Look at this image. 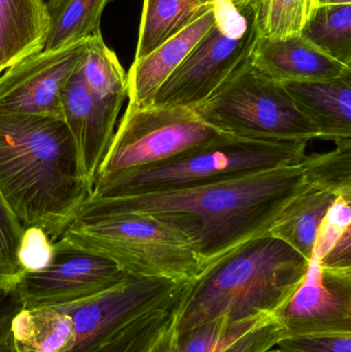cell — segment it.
Returning a JSON list of instances; mask_svg holds the SVG:
<instances>
[{
  "label": "cell",
  "instance_id": "9",
  "mask_svg": "<svg viewBox=\"0 0 351 352\" xmlns=\"http://www.w3.org/2000/svg\"><path fill=\"white\" fill-rule=\"evenodd\" d=\"M188 283L129 276L97 295L58 306L73 322V336L65 352L90 351L139 316L177 305Z\"/></svg>",
  "mask_w": 351,
  "mask_h": 352
},
{
  "label": "cell",
  "instance_id": "32",
  "mask_svg": "<svg viewBox=\"0 0 351 352\" xmlns=\"http://www.w3.org/2000/svg\"><path fill=\"white\" fill-rule=\"evenodd\" d=\"M23 232L24 227L12 214L0 196V248L10 264L21 273L23 272L18 264V250Z\"/></svg>",
  "mask_w": 351,
  "mask_h": 352
},
{
  "label": "cell",
  "instance_id": "39",
  "mask_svg": "<svg viewBox=\"0 0 351 352\" xmlns=\"http://www.w3.org/2000/svg\"><path fill=\"white\" fill-rule=\"evenodd\" d=\"M339 4H351V0H319V6H339Z\"/></svg>",
  "mask_w": 351,
  "mask_h": 352
},
{
  "label": "cell",
  "instance_id": "16",
  "mask_svg": "<svg viewBox=\"0 0 351 352\" xmlns=\"http://www.w3.org/2000/svg\"><path fill=\"white\" fill-rule=\"evenodd\" d=\"M282 85L324 140L337 144L351 138V74Z\"/></svg>",
  "mask_w": 351,
  "mask_h": 352
},
{
  "label": "cell",
  "instance_id": "34",
  "mask_svg": "<svg viewBox=\"0 0 351 352\" xmlns=\"http://www.w3.org/2000/svg\"><path fill=\"white\" fill-rule=\"evenodd\" d=\"M321 266L335 271H351V229L321 258Z\"/></svg>",
  "mask_w": 351,
  "mask_h": 352
},
{
  "label": "cell",
  "instance_id": "3",
  "mask_svg": "<svg viewBox=\"0 0 351 352\" xmlns=\"http://www.w3.org/2000/svg\"><path fill=\"white\" fill-rule=\"evenodd\" d=\"M309 261L269 233L208 263L188 283L175 309L181 333L218 318L241 324L274 316L302 283Z\"/></svg>",
  "mask_w": 351,
  "mask_h": 352
},
{
  "label": "cell",
  "instance_id": "17",
  "mask_svg": "<svg viewBox=\"0 0 351 352\" xmlns=\"http://www.w3.org/2000/svg\"><path fill=\"white\" fill-rule=\"evenodd\" d=\"M47 33L43 0H0V74L43 51Z\"/></svg>",
  "mask_w": 351,
  "mask_h": 352
},
{
  "label": "cell",
  "instance_id": "35",
  "mask_svg": "<svg viewBox=\"0 0 351 352\" xmlns=\"http://www.w3.org/2000/svg\"><path fill=\"white\" fill-rule=\"evenodd\" d=\"M172 324L163 333L162 336L156 341L148 352H169L172 342Z\"/></svg>",
  "mask_w": 351,
  "mask_h": 352
},
{
  "label": "cell",
  "instance_id": "26",
  "mask_svg": "<svg viewBox=\"0 0 351 352\" xmlns=\"http://www.w3.org/2000/svg\"><path fill=\"white\" fill-rule=\"evenodd\" d=\"M266 318L241 324H230L226 318H218L183 332H173L169 352H222Z\"/></svg>",
  "mask_w": 351,
  "mask_h": 352
},
{
  "label": "cell",
  "instance_id": "2",
  "mask_svg": "<svg viewBox=\"0 0 351 352\" xmlns=\"http://www.w3.org/2000/svg\"><path fill=\"white\" fill-rule=\"evenodd\" d=\"M93 186L63 120L0 113V196L23 227L39 228L57 241Z\"/></svg>",
  "mask_w": 351,
  "mask_h": 352
},
{
  "label": "cell",
  "instance_id": "15",
  "mask_svg": "<svg viewBox=\"0 0 351 352\" xmlns=\"http://www.w3.org/2000/svg\"><path fill=\"white\" fill-rule=\"evenodd\" d=\"M251 63L276 82L328 80L351 74V67L333 59L299 35L259 37Z\"/></svg>",
  "mask_w": 351,
  "mask_h": 352
},
{
  "label": "cell",
  "instance_id": "8",
  "mask_svg": "<svg viewBox=\"0 0 351 352\" xmlns=\"http://www.w3.org/2000/svg\"><path fill=\"white\" fill-rule=\"evenodd\" d=\"M228 136L202 121L195 109H127L96 178L167 162Z\"/></svg>",
  "mask_w": 351,
  "mask_h": 352
},
{
  "label": "cell",
  "instance_id": "12",
  "mask_svg": "<svg viewBox=\"0 0 351 352\" xmlns=\"http://www.w3.org/2000/svg\"><path fill=\"white\" fill-rule=\"evenodd\" d=\"M273 316L284 337L351 334V271L323 268L313 254L302 283Z\"/></svg>",
  "mask_w": 351,
  "mask_h": 352
},
{
  "label": "cell",
  "instance_id": "10",
  "mask_svg": "<svg viewBox=\"0 0 351 352\" xmlns=\"http://www.w3.org/2000/svg\"><path fill=\"white\" fill-rule=\"evenodd\" d=\"M129 276L111 261L59 239L49 264L23 273L16 289L24 308L58 307L106 291Z\"/></svg>",
  "mask_w": 351,
  "mask_h": 352
},
{
  "label": "cell",
  "instance_id": "27",
  "mask_svg": "<svg viewBox=\"0 0 351 352\" xmlns=\"http://www.w3.org/2000/svg\"><path fill=\"white\" fill-rule=\"evenodd\" d=\"M304 162L313 188L351 194V138L337 142L332 152L306 155Z\"/></svg>",
  "mask_w": 351,
  "mask_h": 352
},
{
  "label": "cell",
  "instance_id": "29",
  "mask_svg": "<svg viewBox=\"0 0 351 352\" xmlns=\"http://www.w3.org/2000/svg\"><path fill=\"white\" fill-rule=\"evenodd\" d=\"M54 242L37 227L24 228L18 250V264L21 271L37 272L43 270L53 258Z\"/></svg>",
  "mask_w": 351,
  "mask_h": 352
},
{
  "label": "cell",
  "instance_id": "33",
  "mask_svg": "<svg viewBox=\"0 0 351 352\" xmlns=\"http://www.w3.org/2000/svg\"><path fill=\"white\" fill-rule=\"evenodd\" d=\"M18 279L0 276V342L10 336L12 320L24 308L16 293Z\"/></svg>",
  "mask_w": 351,
  "mask_h": 352
},
{
  "label": "cell",
  "instance_id": "19",
  "mask_svg": "<svg viewBox=\"0 0 351 352\" xmlns=\"http://www.w3.org/2000/svg\"><path fill=\"white\" fill-rule=\"evenodd\" d=\"M337 196L331 190L311 188L286 208L268 233L310 261L319 226Z\"/></svg>",
  "mask_w": 351,
  "mask_h": 352
},
{
  "label": "cell",
  "instance_id": "24",
  "mask_svg": "<svg viewBox=\"0 0 351 352\" xmlns=\"http://www.w3.org/2000/svg\"><path fill=\"white\" fill-rule=\"evenodd\" d=\"M177 304L139 316L88 352L150 351L163 333L172 324Z\"/></svg>",
  "mask_w": 351,
  "mask_h": 352
},
{
  "label": "cell",
  "instance_id": "4",
  "mask_svg": "<svg viewBox=\"0 0 351 352\" xmlns=\"http://www.w3.org/2000/svg\"><path fill=\"white\" fill-rule=\"evenodd\" d=\"M307 142L230 135L154 166L95 179L92 197L160 194L300 164Z\"/></svg>",
  "mask_w": 351,
  "mask_h": 352
},
{
  "label": "cell",
  "instance_id": "28",
  "mask_svg": "<svg viewBox=\"0 0 351 352\" xmlns=\"http://www.w3.org/2000/svg\"><path fill=\"white\" fill-rule=\"evenodd\" d=\"M351 229V194L338 195L317 231L313 256L321 260L337 240Z\"/></svg>",
  "mask_w": 351,
  "mask_h": 352
},
{
  "label": "cell",
  "instance_id": "14",
  "mask_svg": "<svg viewBox=\"0 0 351 352\" xmlns=\"http://www.w3.org/2000/svg\"><path fill=\"white\" fill-rule=\"evenodd\" d=\"M216 2L181 32L165 41L141 59L134 60L127 74V109L152 107L155 97L169 76L183 63L216 21Z\"/></svg>",
  "mask_w": 351,
  "mask_h": 352
},
{
  "label": "cell",
  "instance_id": "5",
  "mask_svg": "<svg viewBox=\"0 0 351 352\" xmlns=\"http://www.w3.org/2000/svg\"><path fill=\"white\" fill-rule=\"evenodd\" d=\"M60 239L115 263L130 276L191 283L204 264L189 238L150 215L76 221Z\"/></svg>",
  "mask_w": 351,
  "mask_h": 352
},
{
  "label": "cell",
  "instance_id": "37",
  "mask_svg": "<svg viewBox=\"0 0 351 352\" xmlns=\"http://www.w3.org/2000/svg\"><path fill=\"white\" fill-rule=\"evenodd\" d=\"M203 6H206V4L212 3L214 0H199ZM233 3L236 4V6H256L257 8L259 6L260 2L262 0H230Z\"/></svg>",
  "mask_w": 351,
  "mask_h": 352
},
{
  "label": "cell",
  "instance_id": "11",
  "mask_svg": "<svg viewBox=\"0 0 351 352\" xmlns=\"http://www.w3.org/2000/svg\"><path fill=\"white\" fill-rule=\"evenodd\" d=\"M88 43L87 38L62 49L43 50L4 70L0 74V113L62 119V91L82 63Z\"/></svg>",
  "mask_w": 351,
  "mask_h": 352
},
{
  "label": "cell",
  "instance_id": "22",
  "mask_svg": "<svg viewBox=\"0 0 351 352\" xmlns=\"http://www.w3.org/2000/svg\"><path fill=\"white\" fill-rule=\"evenodd\" d=\"M80 76L87 88L109 104L121 109L127 98V74L102 34L89 37L88 49L80 63Z\"/></svg>",
  "mask_w": 351,
  "mask_h": 352
},
{
  "label": "cell",
  "instance_id": "36",
  "mask_svg": "<svg viewBox=\"0 0 351 352\" xmlns=\"http://www.w3.org/2000/svg\"><path fill=\"white\" fill-rule=\"evenodd\" d=\"M22 274L23 273L10 264V261L0 248V276L5 278H19Z\"/></svg>",
  "mask_w": 351,
  "mask_h": 352
},
{
  "label": "cell",
  "instance_id": "23",
  "mask_svg": "<svg viewBox=\"0 0 351 352\" xmlns=\"http://www.w3.org/2000/svg\"><path fill=\"white\" fill-rule=\"evenodd\" d=\"M300 34L330 57L351 67V4L319 6Z\"/></svg>",
  "mask_w": 351,
  "mask_h": 352
},
{
  "label": "cell",
  "instance_id": "40",
  "mask_svg": "<svg viewBox=\"0 0 351 352\" xmlns=\"http://www.w3.org/2000/svg\"><path fill=\"white\" fill-rule=\"evenodd\" d=\"M268 352H280V351H278V349H276V347H274V349H272L271 351H269Z\"/></svg>",
  "mask_w": 351,
  "mask_h": 352
},
{
  "label": "cell",
  "instance_id": "25",
  "mask_svg": "<svg viewBox=\"0 0 351 352\" xmlns=\"http://www.w3.org/2000/svg\"><path fill=\"white\" fill-rule=\"evenodd\" d=\"M317 8L319 0H262L256 8L260 37L300 34Z\"/></svg>",
  "mask_w": 351,
  "mask_h": 352
},
{
  "label": "cell",
  "instance_id": "6",
  "mask_svg": "<svg viewBox=\"0 0 351 352\" xmlns=\"http://www.w3.org/2000/svg\"><path fill=\"white\" fill-rule=\"evenodd\" d=\"M202 121L230 135L269 142L324 140L282 82L251 61L241 66L195 109Z\"/></svg>",
  "mask_w": 351,
  "mask_h": 352
},
{
  "label": "cell",
  "instance_id": "1",
  "mask_svg": "<svg viewBox=\"0 0 351 352\" xmlns=\"http://www.w3.org/2000/svg\"><path fill=\"white\" fill-rule=\"evenodd\" d=\"M304 160L206 186L160 194L89 197L76 221L115 215L158 217L183 232L204 266L267 234L295 200L313 188Z\"/></svg>",
  "mask_w": 351,
  "mask_h": 352
},
{
  "label": "cell",
  "instance_id": "13",
  "mask_svg": "<svg viewBox=\"0 0 351 352\" xmlns=\"http://www.w3.org/2000/svg\"><path fill=\"white\" fill-rule=\"evenodd\" d=\"M78 68L62 91V119L73 138L80 170L94 186L99 167L113 142L121 109L93 94Z\"/></svg>",
  "mask_w": 351,
  "mask_h": 352
},
{
  "label": "cell",
  "instance_id": "18",
  "mask_svg": "<svg viewBox=\"0 0 351 352\" xmlns=\"http://www.w3.org/2000/svg\"><path fill=\"white\" fill-rule=\"evenodd\" d=\"M16 352H65L73 336V322L57 307L23 308L12 322Z\"/></svg>",
  "mask_w": 351,
  "mask_h": 352
},
{
  "label": "cell",
  "instance_id": "30",
  "mask_svg": "<svg viewBox=\"0 0 351 352\" xmlns=\"http://www.w3.org/2000/svg\"><path fill=\"white\" fill-rule=\"evenodd\" d=\"M284 337L280 322L273 316H268L222 352H268Z\"/></svg>",
  "mask_w": 351,
  "mask_h": 352
},
{
  "label": "cell",
  "instance_id": "7",
  "mask_svg": "<svg viewBox=\"0 0 351 352\" xmlns=\"http://www.w3.org/2000/svg\"><path fill=\"white\" fill-rule=\"evenodd\" d=\"M216 21L155 97V107L195 109L251 61L259 39L256 6L214 0Z\"/></svg>",
  "mask_w": 351,
  "mask_h": 352
},
{
  "label": "cell",
  "instance_id": "31",
  "mask_svg": "<svg viewBox=\"0 0 351 352\" xmlns=\"http://www.w3.org/2000/svg\"><path fill=\"white\" fill-rule=\"evenodd\" d=\"M275 347L280 352H351V334L284 337Z\"/></svg>",
  "mask_w": 351,
  "mask_h": 352
},
{
  "label": "cell",
  "instance_id": "38",
  "mask_svg": "<svg viewBox=\"0 0 351 352\" xmlns=\"http://www.w3.org/2000/svg\"><path fill=\"white\" fill-rule=\"evenodd\" d=\"M0 352H16V351H14V344H12L10 334L8 338L4 339L2 342H0Z\"/></svg>",
  "mask_w": 351,
  "mask_h": 352
},
{
  "label": "cell",
  "instance_id": "20",
  "mask_svg": "<svg viewBox=\"0 0 351 352\" xmlns=\"http://www.w3.org/2000/svg\"><path fill=\"white\" fill-rule=\"evenodd\" d=\"M49 16L45 51L69 47L101 33L103 10L111 0H43Z\"/></svg>",
  "mask_w": 351,
  "mask_h": 352
},
{
  "label": "cell",
  "instance_id": "21",
  "mask_svg": "<svg viewBox=\"0 0 351 352\" xmlns=\"http://www.w3.org/2000/svg\"><path fill=\"white\" fill-rule=\"evenodd\" d=\"M210 4L199 0H144L135 59H141L181 32Z\"/></svg>",
  "mask_w": 351,
  "mask_h": 352
}]
</instances>
